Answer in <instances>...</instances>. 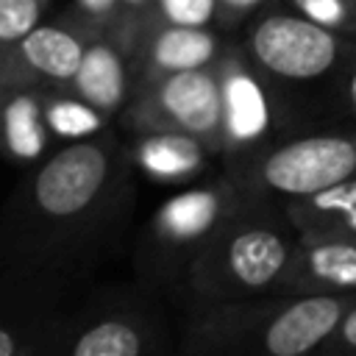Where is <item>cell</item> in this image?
<instances>
[{
  "label": "cell",
  "mask_w": 356,
  "mask_h": 356,
  "mask_svg": "<svg viewBox=\"0 0 356 356\" xmlns=\"http://www.w3.org/2000/svg\"><path fill=\"white\" fill-rule=\"evenodd\" d=\"M298 228L284 209L256 200L228 220L206 253V286L217 298L248 300L284 292Z\"/></svg>",
  "instance_id": "6da1fadb"
},
{
  "label": "cell",
  "mask_w": 356,
  "mask_h": 356,
  "mask_svg": "<svg viewBox=\"0 0 356 356\" xmlns=\"http://www.w3.org/2000/svg\"><path fill=\"white\" fill-rule=\"evenodd\" d=\"M356 295H261L220 323V348L234 356H317Z\"/></svg>",
  "instance_id": "7a4b0ae2"
},
{
  "label": "cell",
  "mask_w": 356,
  "mask_h": 356,
  "mask_svg": "<svg viewBox=\"0 0 356 356\" xmlns=\"http://www.w3.org/2000/svg\"><path fill=\"white\" fill-rule=\"evenodd\" d=\"M350 175H356V131H320L286 139L259 156L245 189L284 206Z\"/></svg>",
  "instance_id": "3957f363"
},
{
  "label": "cell",
  "mask_w": 356,
  "mask_h": 356,
  "mask_svg": "<svg viewBox=\"0 0 356 356\" xmlns=\"http://www.w3.org/2000/svg\"><path fill=\"white\" fill-rule=\"evenodd\" d=\"M253 53L273 75L312 81L337 64L339 44L325 25L312 19L267 17L253 33Z\"/></svg>",
  "instance_id": "277c9868"
},
{
  "label": "cell",
  "mask_w": 356,
  "mask_h": 356,
  "mask_svg": "<svg viewBox=\"0 0 356 356\" xmlns=\"http://www.w3.org/2000/svg\"><path fill=\"white\" fill-rule=\"evenodd\" d=\"M284 292L356 295V236L298 231Z\"/></svg>",
  "instance_id": "5b68a950"
},
{
  "label": "cell",
  "mask_w": 356,
  "mask_h": 356,
  "mask_svg": "<svg viewBox=\"0 0 356 356\" xmlns=\"http://www.w3.org/2000/svg\"><path fill=\"white\" fill-rule=\"evenodd\" d=\"M106 172L108 159L97 145H72L39 170L33 184L36 203L53 217H72L95 200Z\"/></svg>",
  "instance_id": "8992f818"
},
{
  "label": "cell",
  "mask_w": 356,
  "mask_h": 356,
  "mask_svg": "<svg viewBox=\"0 0 356 356\" xmlns=\"http://www.w3.org/2000/svg\"><path fill=\"white\" fill-rule=\"evenodd\" d=\"M161 106L192 136H211L222 128V86L203 70L172 72L161 86Z\"/></svg>",
  "instance_id": "52a82bcc"
},
{
  "label": "cell",
  "mask_w": 356,
  "mask_h": 356,
  "mask_svg": "<svg viewBox=\"0 0 356 356\" xmlns=\"http://www.w3.org/2000/svg\"><path fill=\"white\" fill-rule=\"evenodd\" d=\"M289 222L303 234H342L356 236V175L342 178L309 197L281 206Z\"/></svg>",
  "instance_id": "ba28073f"
},
{
  "label": "cell",
  "mask_w": 356,
  "mask_h": 356,
  "mask_svg": "<svg viewBox=\"0 0 356 356\" xmlns=\"http://www.w3.org/2000/svg\"><path fill=\"white\" fill-rule=\"evenodd\" d=\"M270 103L264 89L248 72H231L222 81V131L234 145H253L270 131Z\"/></svg>",
  "instance_id": "9c48e42d"
},
{
  "label": "cell",
  "mask_w": 356,
  "mask_h": 356,
  "mask_svg": "<svg viewBox=\"0 0 356 356\" xmlns=\"http://www.w3.org/2000/svg\"><path fill=\"white\" fill-rule=\"evenodd\" d=\"M22 56L25 61L50 75V78H75L81 61H83V47L81 42L53 25H36L25 39H22Z\"/></svg>",
  "instance_id": "30bf717a"
},
{
  "label": "cell",
  "mask_w": 356,
  "mask_h": 356,
  "mask_svg": "<svg viewBox=\"0 0 356 356\" xmlns=\"http://www.w3.org/2000/svg\"><path fill=\"white\" fill-rule=\"evenodd\" d=\"M75 86L95 108H114L125 92V75L117 53L106 44L83 50V61L75 72Z\"/></svg>",
  "instance_id": "8fae6325"
},
{
  "label": "cell",
  "mask_w": 356,
  "mask_h": 356,
  "mask_svg": "<svg viewBox=\"0 0 356 356\" xmlns=\"http://www.w3.org/2000/svg\"><path fill=\"white\" fill-rule=\"evenodd\" d=\"M142 164L159 178H184L203 164V150L189 134H161L150 136L139 150Z\"/></svg>",
  "instance_id": "7c38bea8"
},
{
  "label": "cell",
  "mask_w": 356,
  "mask_h": 356,
  "mask_svg": "<svg viewBox=\"0 0 356 356\" xmlns=\"http://www.w3.org/2000/svg\"><path fill=\"white\" fill-rule=\"evenodd\" d=\"M214 56V39L203 28L172 25L153 42V61L161 70H200Z\"/></svg>",
  "instance_id": "4fadbf2b"
},
{
  "label": "cell",
  "mask_w": 356,
  "mask_h": 356,
  "mask_svg": "<svg viewBox=\"0 0 356 356\" xmlns=\"http://www.w3.org/2000/svg\"><path fill=\"white\" fill-rule=\"evenodd\" d=\"M139 334L122 320H106L81 334L72 356H139Z\"/></svg>",
  "instance_id": "5bb4252c"
},
{
  "label": "cell",
  "mask_w": 356,
  "mask_h": 356,
  "mask_svg": "<svg viewBox=\"0 0 356 356\" xmlns=\"http://www.w3.org/2000/svg\"><path fill=\"white\" fill-rule=\"evenodd\" d=\"M6 139L14 153L36 156L42 150V122L39 108L31 97H14L6 108Z\"/></svg>",
  "instance_id": "9a60e30c"
},
{
  "label": "cell",
  "mask_w": 356,
  "mask_h": 356,
  "mask_svg": "<svg viewBox=\"0 0 356 356\" xmlns=\"http://www.w3.org/2000/svg\"><path fill=\"white\" fill-rule=\"evenodd\" d=\"M47 122L61 136H83V134L97 131L100 117L95 114V106L61 100V103H53L47 108Z\"/></svg>",
  "instance_id": "2e32d148"
},
{
  "label": "cell",
  "mask_w": 356,
  "mask_h": 356,
  "mask_svg": "<svg viewBox=\"0 0 356 356\" xmlns=\"http://www.w3.org/2000/svg\"><path fill=\"white\" fill-rule=\"evenodd\" d=\"M39 19V0H0V42H22Z\"/></svg>",
  "instance_id": "e0dca14e"
},
{
  "label": "cell",
  "mask_w": 356,
  "mask_h": 356,
  "mask_svg": "<svg viewBox=\"0 0 356 356\" xmlns=\"http://www.w3.org/2000/svg\"><path fill=\"white\" fill-rule=\"evenodd\" d=\"M217 0H161V11L172 25L203 28L214 14Z\"/></svg>",
  "instance_id": "ac0fdd59"
},
{
  "label": "cell",
  "mask_w": 356,
  "mask_h": 356,
  "mask_svg": "<svg viewBox=\"0 0 356 356\" xmlns=\"http://www.w3.org/2000/svg\"><path fill=\"white\" fill-rule=\"evenodd\" d=\"M317 356H356V300L342 314L339 325L334 328L331 339L323 345Z\"/></svg>",
  "instance_id": "d6986e66"
},
{
  "label": "cell",
  "mask_w": 356,
  "mask_h": 356,
  "mask_svg": "<svg viewBox=\"0 0 356 356\" xmlns=\"http://www.w3.org/2000/svg\"><path fill=\"white\" fill-rule=\"evenodd\" d=\"M295 3L306 14V19L317 22V25H325V28L339 25L342 17H345V8H342L339 0H295Z\"/></svg>",
  "instance_id": "ffe728a7"
},
{
  "label": "cell",
  "mask_w": 356,
  "mask_h": 356,
  "mask_svg": "<svg viewBox=\"0 0 356 356\" xmlns=\"http://www.w3.org/2000/svg\"><path fill=\"white\" fill-rule=\"evenodd\" d=\"M81 6H83L89 14H106V11H111L114 0H81Z\"/></svg>",
  "instance_id": "44dd1931"
},
{
  "label": "cell",
  "mask_w": 356,
  "mask_h": 356,
  "mask_svg": "<svg viewBox=\"0 0 356 356\" xmlns=\"http://www.w3.org/2000/svg\"><path fill=\"white\" fill-rule=\"evenodd\" d=\"M14 353H17L14 337H11L6 328H0V356H14Z\"/></svg>",
  "instance_id": "7402d4cb"
},
{
  "label": "cell",
  "mask_w": 356,
  "mask_h": 356,
  "mask_svg": "<svg viewBox=\"0 0 356 356\" xmlns=\"http://www.w3.org/2000/svg\"><path fill=\"white\" fill-rule=\"evenodd\" d=\"M345 100H348V108H350V114H353V120H356V70H353L350 78H348V95H345Z\"/></svg>",
  "instance_id": "603a6c76"
},
{
  "label": "cell",
  "mask_w": 356,
  "mask_h": 356,
  "mask_svg": "<svg viewBox=\"0 0 356 356\" xmlns=\"http://www.w3.org/2000/svg\"><path fill=\"white\" fill-rule=\"evenodd\" d=\"M231 8H250V6H256L259 0H225Z\"/></svg>",
  "instance_id": "cb8c5ba5"
},
{
  "label": "cell",
  "mask_w": 356,
  "mask_h": 356,
  "mask_svg": "<svg viewBox=\"0 0 356 356\" xmlns=\"http://www.w3.org/2000/svg\"><path fill=\"white\" fill-rule=\"evenodd\" d=\"M125 3H128V6H136V3H142V0H125Z\"/></svg>",
  "instance_id": "d4e9b609"
}]
</instances>
